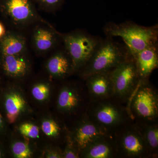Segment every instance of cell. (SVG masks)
Listing matches in <instances>:
<instances>
[{"mask_svg": "<svg viewBox=\"0 0 158 158\" xmlns=\"http://www.w3.org/2000/svg\"><path fill=\"white\" fill-rule=\"evenodd\" d=\"M32 94L35 99L43 101L47 98L49 94V86L44 83L37 84L32 88Z\"/></svg>", "mask_w": 158, "mask_h": 158, "instance_id": "7402d4cb", "label": "cell"}, {"mask_svg": "<svg viewBox=\"0 0 158 158\" xmlns=\"http://www.w3.org/2000/svg\"><path fill=\"white\" fill-rule=\"evenodd\" d=\"M3 155H4V153H3L2 148L0 146V158L2 157L3 156Z\"/></svg>", "mask_w": 158, "mask_h": 158, "instance_id": "484cf974", "label": "cell"}, {"mask_svg": "<svg viewBox=\"0 0 158 158\" xmlns=\"http://www.w3.org/2000/svg\"><path fill=\"white\" fill-rule=\"evenodd\" d=\"M0 11L16 27H27L37 23L54 27L40 15L33 0H3Z\"/></svg>", "mask_w": 158, "mask_h": 158, "instance_id": "9c48e42d", "label": "cell"}, {"mask_svg": "<svg viewBox=\"0 0 158 158\" xmlns=\"http://www.w3.org/2000/svg\"><path fill=\"white\" fill-rule=\"evenodd\" d=\"M67 128L71 139L80 153L97 138L110 135L91 121L85 113L73 121L72 127Z\"/></svg>", "mask_w": 158, "mask_h": 158, "instance_id": "30bf717a", "label": "cell"}, {"mask_svg": "<svg viewBox=\"0 0 158 158\" xmlns=\"http://www.w3.org/2000/svg\"><path fill=\"white\" fill-rule=\"evenodd\" d=\"M12 152L16 158H30L32 155L31 150L25 143L21 141L15 142L12 145Z\"/></svg>", "mask_w": 158, "mask_h": 158, "instance_id": "44dd1931", "label": "cell"}, {"mask_svg": "<svg viewBox=\"0 0 158 158\" xmlns=\"http://www.w3.org/2000/svg\"><path fill=\"white\" fill-rule=\"evenodd\" d=\"M6 34V31L5 26L2 23L0 22V39L2 38Z\"/></svg>", "mask_w": 158, "mask_h": 158, "instance_id": "cb8c5ba5", "label": "cell"}, {"mask_svg": "<svg viewBox=\"0 0 158 158\" xmlns=\"http://www.w3.org/2000/svg\"><path fill=\"white\" fill-rule=\"evenodd\" d=\"M85 113L91 121L112 136L134 120L127 105L113 97L90 101Z\"/></svg>", "mask_w": 158, "mask_h": 158, "instance_id": "6da1fadb", "label": "cell"}, {"mask_svg": "<svg viewBox=\"0 0 158 158\" xmlns=\"http://www.w3.org/2000/svg\"><path fill=\"white\" fill-rule=\"evenodd\" d=\"M0 65L4 73L11 77H24L30 69L29 60L26 54L6 55L0 54Z\"/></svg>", "mask_w": 158, "mask_h": 158, "instance_id": "2e32d148", "label": "cell"}, {"mask_svg": "<svg viewBox=\"0 0 158 158\" xmlns=\"http://www.w3.org/2000/svg\"><path fill=\"white\" fill-rule=\"evenodd\" d=\"M133 57L126 45L107 37L102 39L83 69L78 74L83 81L93 74L111 71Z\"/></svg>", "mask_w": 158, "mask_h": 158, "instance_id": "7a4b0ae2", "label": "cell"}, {"mask_svg": "<svg viewBox=\"0 0 158 158\" xmlns=\"http://www.w3.org/2000/svg\"><path fill=\"white\" fill-rule=\"evenodd\" d=\"M19 131L23 135L29 138H36L39 137V128L34 124L24 123L20 126Z\"/></svg>", "mask_w": 158, "mask_h": 158, "instance_id": "603a6c76", "label": "cell"}, {"mask_svg": "<svg viewBox=\"0 0 158 158\" xmlns=\"http://www.w3.org/2000/svg\"><path fill=\"white\" fill-rule=\"evenodd\" d=\"M103 31L107 37H121L133 57L146 48L158 44V24L145 27L130 21L109 23Z\"/></svg>", "mask_w": 158, "mask_h": 158, "instance_id": "3957f363", "label": "cell"}, {"mask_svg": "<svg viewBox=\"0 0 158 158\" xmlns=\"http://www.w3.org/2000/svg\"><path fill=\"white\" fill-rule=\"evenodd\" d=\"M39 9L49 13H54L62 7L65 0H33Z\"/></svg>", "mask_w": 158, "mask_h": 158, "instance_id": "ffe728a7", "label": "cell"}, {"mask_svg": "<svg viewBox=\"0 0 158 158\" xmlns=\"http://www.w3.org/2000/svg\"><path fill=\"white\" fill-rule=\"evenodd\" d=\"M141 81L149 80L151 74L158 66V44L146 48L133 57Z\"/></svg>", "mask_w": 158, "mask_h": 158, "instance_id": "9a60e30c", "label": "cell"}, {"mask_svg": "<svg viewBox=\"0 0 158 158\" xmlns=\"http://www.w3.org/2000/svg\"><path fill=\"white\" fill-rule=\"evenodd\" d=\"M3 0H0V4H1V3L2 2V1Z\"/></svg>", "mask_w": 158, "mask_h": 158, "instance_id": "4316f807", "label": "cell"}, {"mask_svg": "<svg viewBox=\"0 0 158 158\" xmlns=\"http://www.w3.org/2000/svg\"><path fill=\"white\" fill-rule=\"evenodd\" d=\"M111 77L113 97L127 105L141 81L134 58L131 57L114 69Z\"/></svg>", "mask_w": 158, "mask_h": 158, "instance_id": "ba28073f", "label": "cell"}, {"mask_svg": "<svg viewBox=\"0 0 158 158\" xmlns=\"http://www.w3.org/2000/svg\"><path fill=\"white\" fill-rule=\"evenodd\" d=\"M111 71L93 74L84 80L90 101L113 97Z\"/></svg>", "mask_w": 158, "mask_h": 158, "instance_id": "8fae6325", "label": "cell"}, {"mask_svg": "<svg viewBox=\"0 0 158 158\" xmlns=\"http://www.w3.org/2000/svg\"><path fill=\"white\" fill-rule=\"evenodd\" d=\"M27 49V40L16 32H8L0 39V54L19 55L26 54Z\"/></svg>", "mask_w": 158, "mask_h": 158, "instance_id": "e0dca14e", "label": "cell"}, {"mask_svg": "<svg viewBox=\"0 0 158 158\" xmlns=\"http://www.w3.org/2000/svg\"><path fill=\"white\" fill-rule=\"evenodd\" d=\"M127 106L136 122L148 124L158 123V90L149 80H141Z\"/></svg>", "mask_w": 158, "mask_h": 158, "instance_id": "277c9868", "label": "cell"}, {"mask_svg": "<svg viewBox=\"0 0 158 158\" xmlns=\"http://www.w3.org/2000/svg\"><path fill=\"white\" fill-rule=\"evenodd\" d=\"M135 122L141 131L150 158H158V123L148 124Z\"/></svg>", "mask_w": 158, "mask_h": 158, "instance_id": "d6986e66", "label": "cell"}, {"mask_svg": "<svg viewBox=\"0 0 158 158\" xmlns=\"http://www.w3.org/2000/svg\"><path fill=\"white\" fill-rule=\"evenodd\" d=\"M3 97V106L6 119L9 123H14L24 108L25 101L20 94L14 92L6 93Z\"/></svg>", "mask_w": 158, "mask_h": 158, "instance_id": "ac0fdd59", "label": "cell"}, {"mask_svg": "<svg viewBox=\"0 0 158 158\" xmlns=\"http://www.w3.org/2000/svg\"><path fill=\"white\" fill-rule=\"evenodd\" d=\"M82 158H118L112 135H105L97 138L80 153Z\"/></svg>", "mask_w": 158, "mask_h": 158, "instance_id": "4fadbf2b", "label": "cell"}, {"mask_svg": "<svg viewBox=\"0 0 158 158\" xmlns=\"http://www.w3.org/2000/svg\"><path fill=\"white\" fill-rule=\"evenodd\" d=\"M4 119L2 113H0V133L4 129Z\"/></svg>", "mask_w": 158, "mask_h": 158, "instance_id": "d4e9b609", "label": "cell"}, {"mask_svg": "<svg viewBox=\"0 0 158 158\" xmlns=\"http://www.w3.org/2000/svg\"><path fill=\"white\" fill-rule=\"evenodd\" d=\"M118 158H150L143 136L134 120L112 135Z\"/></svg>", "mask_w": 158, "mask_h": 158, "instance_id": "52a82bcc", "label": "cell"}, {"mask_svg": "<svg viewBox=\"0 0 158 158\" xmlns=\"http://www.w3.org/2000/svg\"><path fill=\"white\" fill-rule=\"evenodd\" d=\"M61 33L54 27L47 25H38L34 29L31 37L32 46L39 54H44L55 49L62 41Z\"/></svg>", "mask_w": 158, "mask_h": 158, "instance_id": "7c38bea8", "label": "cell"}, {"mask_svg": "<svg viewBox=\"0 0 158 158\" xmlns=\"http://www.w3.org/2000/svg\"><path fill=\"white\" fill-rule=\"evenodd\" d=\"M63 47L73 63L75 73L78 74L83 69L96 49L102 39L83 30H75L61 34Z\"/></svg>", "mask_w": 158, "mask_h": 158, "instance_id": "5b68a950", "label": "cell"}, {"mask_svg": "<svg viewBox=\"0 0 158 158\" xmlns=\"http://www.w3.org/2000/svg\"><path fill=\"white\" fill-rule=\"evenodd\" d=\"M90 102L84 82H65L58 93L57 109L64 118L73 121L85 113Z\"/></svg>", "mask_w": 158, "mask_h": 158, "instance_id": "8992f818", "label": "cell"}, {"mask_svg": "<svg viewBox=\"0 0 158 158\" xmlns=\"http://www.w3.org/2000/svg\"><path fill=\"white\" fill-rule=\"evenodd\" d=\"M46 69L51 76L58 79H64L75 73L72 61L64 47L50 57Z\"/></svg>", "mask_w": 158, "mask_h": 158, "instance_id": "5bb4252c", "label": "cell"}]
</instances>
